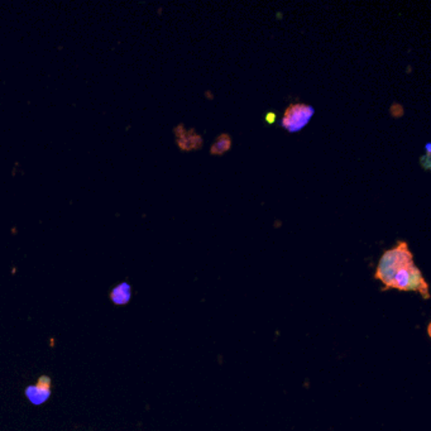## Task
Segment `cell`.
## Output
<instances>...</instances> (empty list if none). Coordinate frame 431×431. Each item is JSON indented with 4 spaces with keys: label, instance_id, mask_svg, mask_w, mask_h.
<instances>
[{
    "label": "cell",
    "instance_id": "1",
    "mask_svg": "<svg viewBox=\"0 0 431 431\" xmlns=\"http://www.w3.org/2000/svg\"><path fill=\"white\" fill-rule=\"evenodd\" d=\"M412 264H415L414 256L410 250L407 243L403 241H398L396 247L383 252L380 262L377 264L374 278L383 284L385 286L383 290H391L396 272Z\"/></svg>",
    "mask_w": 431,
    "mask_h": 431
},
{
    "label": "cell",
    "instance_id": "2",
    "mask_svg": "<svg viewBox=\"0 0 431 431\" xmlns=\"http://www.w3.org/2000/svg\"><path fill=\"white\" fill-rule=\"evenodd\" d=\"M391 288H396L398 291H405V293L414 291V293H420L425 300L430 299L429 285L425 281L421 270H419L415 264L397 270Z\"/></svg>",
    "mask_w": 431,
    "mask_h": 431
},
{
    "label": "cell",
    "instance_id": "3",
    "mask_svg": "<svg viewBox=\"0 0 431 431\" xmlns=\"http://www.w3.org/2000/svg\"><path fill=\"white\" fill-rule=\"evenodd\" d=\"M314 113V108L306 104H301V102L291 104L285 110V114L282 118V127L288 133L300 132L309 125Z\"/></svg>",
    "mask_w": 431,
    "mask_h": 431
},
{
    "label": "cell",
    "instance_id": "4",
    "mask_svg": "<svg viewBox=\"0 0 431 431\" xmlns=\"http://www.w3.org/2000/svg\"><path fill=\"white\" fill-rule=\"evenodd\" d=\"M24 396L27 400L35 405L41 406L50 400L52 396V378L50 376H41L37 380L36 385H30L24 389Z\"/></svg>",
    "mask_w": 431,
    "mask_h": 431
},
{
    "label": "cell",
    "instance_id": "5",
    "mask_svg": "<svg viewBox=\"0 0 431 431\" xmlns=\"http://www.w3.org/2000/svg\"><path fill=\"white\" fill-rule=\"evenodd\" d=\"M109 299L117 306H125L129 304L132 299V286L127 281L118 284L110 290Z\"/></svg>",
    "mask_w": 431,
    "mask_h": 431
},
{
    "label": "cell",
    "instance_id": "6",
    "mask_svg": "<svg viewBox=\"0 0 431 431\" xmlns=\"http://www.w3.org/2000/svg\"><path fill=\"white\" fill-rule=\"evenodd\" d=\"M232 148V138L227 133L220 134L218 138L215 139L214 145L210 148V154L212 156H221L226 154Z\"/></svg>",
    "mask_w": 431,
    "mask_h": 431
},
{
    "label": "cell",
    "instance_id": "7",
    "mask_svg": "<svg viewBox=\"0 0 431 431\" xmlns=\"http://www.w3.org/2000/svg\"><path fill=\"white\" fill-rule=\"evenodd\" d=\"M275 120H276V114H275V113H272V111H270V113L266 116V122H267V123H270V125H273V123H275Z\"/></svg>",
    "mask_w": 431,
    "mask_h": 431
},
{
    "label": "cell",
    "instance_id": "8",
    "mask_svg": "<svg viewBox=\"0 0 431 431\" xmlns=\"http://www.w3.org/2000/svg\"><path fill=\"white\" fill-rule=\"evenodd\" d=\"M426 154H429V156H430V143H428V145H426Z\"/></svg>",
    "mask_w": 431,
    "mask_h": 431
}]
</instances>
